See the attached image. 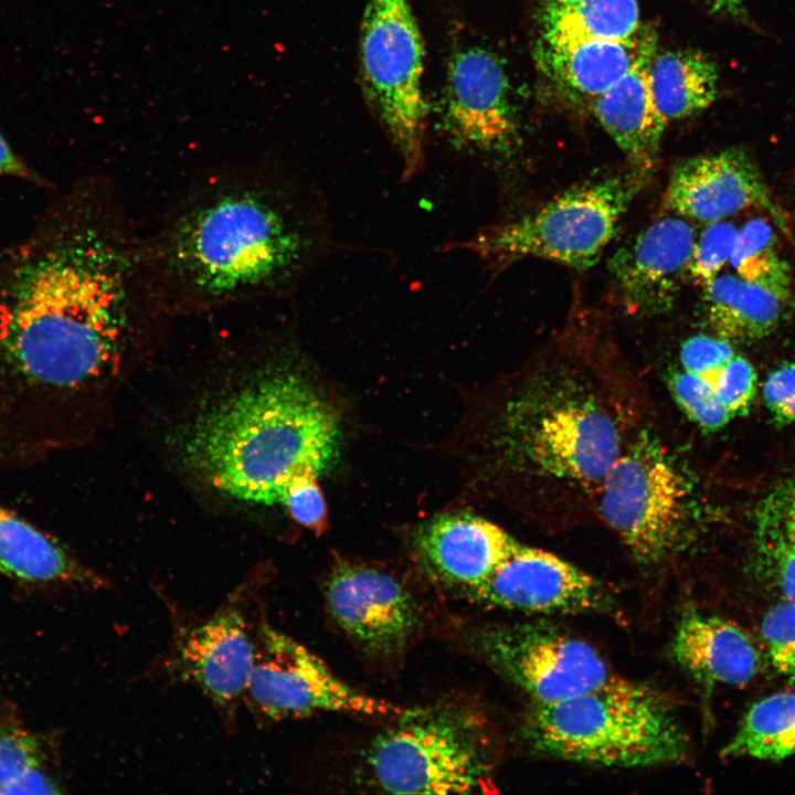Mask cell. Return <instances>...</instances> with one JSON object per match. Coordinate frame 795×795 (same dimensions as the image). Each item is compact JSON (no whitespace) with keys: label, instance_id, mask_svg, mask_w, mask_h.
I'll return each mask as SVG.
<instances>
[{"label":"cell","instance_id":"cell-9","mask_svg":"<svg viewBox=\"0 0 795 795\" xmlns=\"http://www.w3.org/2000/svg\"><path fill=\"white\" fill-rule=\"evenodd\" d=\"M598 488L603 520L638 563H661L680 547L689 488L654 439L622 451Z\"/></svg>","mask_w":795,"mask_h":795},{"label":"cell","instance_id":"cell-34","mask_svg":"<svg viewBox=\"0 0 795 795\" xmlns=\"http://www.w3.org/2000/svg\"><path fill=\"white\" fill-rule=\"evenodd\" d=\"M734 354L732 342L727 339L699 335L682 343L680 361L682 370L709 382Z\"/></svg>","mask_w":795,"mask_h":795},{"label":"cell","instance_id":"cell-8","mask_svg":"<svg viewBox=\"0 0 795 795\" xmlns=\"http://www.w3.org/2000/svg\"><path fill=\"white\" fill-rule=\"evenodd\" d=\"M362 91L396 148L403 176L424 165V46L409 0H368L359 42Z\"/></svg>","mask_w":795,"mask_h":795},{"label":"cell","instance_id":"cell-14","mask_svg":"<svg viewBox=\"0 0 795 795\" xmlns=\"http://www.w3.org/2000/svg\"><path fill=\"white\" fill-rule=\"evenodd\" d=\"M444 127L460 148L489 155L511 152L519 125L509 78L500 60L481 47L457 52L448 64Z\"/></svg>","mask_w":795,"mask_h":795},{"label":"cell","instance_id":"cell-10","mask_svg":"<svg viewBox=\"0 0 795 795\" xmlns=\"http://www.w3.org/2000/svg\"><path fill=\"white\" fill-rule=\"evenodd\" d=\"M243 703L258 721L319 712L394 716L402 709L353 688L304 645L274 628L261 610Z\"/></svg>","mask_w":795,"mask_h":795},{"label":"cell","instance_id":"cell-36","mask_svg":"<svg viewBox=\"0 0 795 795\" xmlns=\"http://www.w3.org/2000/svg\"><path fill=\"white\" fill-rule=\"evenodd\" d=\"M284 506L303 526L311 529L319 528L325 520L326 506L317 485V477L295 481L288 490Z\"/></svg>","mask_w":795,"mask_h":795},{"label":"cell","instance_id":"cell-35","mask_svg":"<svg viewBox=\"0 0 795 795\" xmlns=\"http://www.w3.org/2000/svg\"><path fill=\"white\" fill-rule=\"evenodd\" d=\"M763 400L776 424H795V361L770 372L763 384Z\"/></svg>","mask_w":795,"mask_h":795},{"label":"cell","instance_id":"cell-27","mask_svg":"<svg viewBox=\"0 0 795 795\" xmlns=\"http://www.w3.org/2000/svg\"><path fill=\"white\" fill-rule=\"evenodd\" d=\"M795 755V692H778L755 702L744 714L723 757L781 761Z\"/></svg>","mask_w":795,"mask_h":795},{"label":"cell","instance_id":"cell-26","mask_svg":"<svg viewBox=\"0 0 795 795\" xmlns=\"http://www.w3.org/2000/svg\"><path fill=\"white\" fill-rule=\"evenodd\" d=\"M640 29L637 0H579L565 7L547 3L541 40L624 41L634 38Z\"/></svg>","mask_w":795,"mask_h":795},{"label":"cell","instance_id":"cell-18","mask_svg":"<svg viewBox=\"0 0 795 795\" xmlns=\"http://www.w3.org/2000/svg\"><path fill=\"white\" fill-rule=\"evenodd\" d=\"M518 543L497 524L469 513L441 516L416 539L431 572L464 592L484 581Z\"/></svg>","mask_w":795,"mask_h":795},{"label":"cell","instance_id":"cell-6","mask_svg":"<svg viewBox=\"0 0 795 795\" xmlns=\"http://www.w3.org/2000/svg\"><path fill=\"white\" fill-rule=\"evenodd\" d=\"M646 181L628 169L624 174L584 182L537 210L479 231L464 246L499 269L527 257L589 268L614 237L621 218Z\"/></svg>","mask_w":795,"mask_h":795},{"label":"cell","instance_id":"cell-30","mask_svg":"<svg viewBox=\"0 0 795 795\" xmlns=\"http://www.w3.org/2000/svg\"><path fill=\"white\" fill-rule=\"evenodd\" d=\"M739 230L731 222L721 220L708 223L699 239L687 268V277L699 286H704L730 263Z\"/></svg>","mask_w":795,"mask_h":795},{"label":"cell","instance_id":"cell-11","mask_svg":"<svg viewBox=\"0 0 795 795\" xmlns=\"http://www.w3.org/2000/svg\"><path fill=\"white\" fill-rule=\"evenodd\" d=\"M262 583L254 573L212 614L178 624L162 662L170 680L193 685L230 728L252 666Z\"/></svg>","mask_w":795,"mask_h":795},{"label":"cell","instance_id":"cell-38","mask_svg":"<svg viewBox=\"0 0 795 795\" xmlns=\"http://www.w3.org/2000/svg\"><path fill=\"white\" fill-rule=\"evenodd\" d=\"M0 176L29 177V171L22 161L13 153L6 139L0 134Z\"/></svg>","mask_w":795,"mask_h":795},{"label":"cell","instance_id":"cell-17","mask_svg":"<svg viewBox=\"0 0 795 795\" xmlns=\"http://www.w3.org/2000/svg\"><path fill=\"white\" fill-rule=\"evenodd\" d=\"M695 242L693 226L675 214L658 219L619 248L610 268L625 306L645 315L671 309Z\"/></svg>","mask_w":795,"mask_h":795},{"label":"cell","instance_id":"cell-3","mask_svg":"<svg viewBox=\"0 0 795 795\" xmlns=\"http://www.w3.org/2000/svg\"><path fill=\"white\" fill-rule=\"evenodd\" d=\"M332 411L297 374L272 371L200 415L183 449L187 466L232 498L284 505L299 479L335 456Z\"/></svg>","mask_w":795,"mask_h":795},{"label":"cell","instance_id":"cell-16","mask_svg":"<svg viewBox=\"0 0 795 795\" xmlns=\"http://www.w3.org/2000/svg\"><path fill=\"white\" fill-rule=\"evenodd\" d=\"M664 206L685 219L707 224L760 208L768 210L785 231L782 211L743 149L731 148L681 161L670 174Z\"/></svg>","mask_w":795,"mask_h":795},{"label":"cell","instance_id":"cell-39","mask_svg":"<svg viewBox=\"0 0 795 795\" xmlns=\"http://www.w3.org/2000/svg\"><path fill=\"white\" fill-rule=\"evenodd\" d=\"M577 1L579 0H548V3L565 7V6H571Z\"/></svg>","mask_w":795,"mask_h":795},{"label":"cell","instance_id":"cell-21","mask_svg":"<svg viewBox=\"0 0 795 795\" xmlns=\"http://www.w3.org/2000/svg\"><path fill=\"white\" fill-rule=\"evenodd\" d=\"M656 46L610 89L591 102L594 116L625 155L629 170L646 180L658 161L666 124L654 106L648 65Z\"/></svg>","mask_w":795,"mask_h":795},{"label":"cell","instance_id":"cell-33","mask_svg":"<svg viewBox=\"0 0 795 795\" xmlns=\"http://www.w3.org/2000/svg\"><path fill=\"white\" fill-rule=\"evenodd\" d=\"M708 383L733 417L748 412L756 391V374L749 360L734 354Z\"/></svg>","mask_w":795,"mask_h":795},{"label":"cell","instance_id":"cell-25","mask_svg":"<svg viewBox=\"0 0 795 795\" xmlns=\"http://www.w3.org/2000/svg\"><path fill=\"white\" fill-rule=\"evenodd\" d=\"M648 86L656 112L667 125L692 116L716 100L718 71L697 50L655 51L648 65Z\"/></svg>","mask_w":795,"mask_h":795},{"label":"cell","instance_id":"cell-22","mask_svg":"<svg viewBox=\"0 0 795 795\" xmlns=\"http://www.w3.org/2000/svg\"><path fill=\"white\" fill-rule=\"evenodd\" d=\"M0 574L33 585L105 587L61 543L0 505Z\"/></svg>","mask_w":795,"mask_h":795},{"label":"cell","instance_id":"cell-12","mask_svg":"<svg viewBox=\"0 0 795 795\" xmlns=\"http://www.w3.org/2000/svg\"><path fill=\"white\" fill-rule=\"evenodd\" d=\"M479 645L495 670L527 693L532 704L568 699L615 677L592 646L547 623L486 628Z\"/></svg>","mask_w":795,"mask_h":795},{"label":"cell","instance_id":"cell-15","mask_svg":"<svg viewBox=\"0 0 795 795\" xmlns=\"http://www.w3.org/2000/svg\"><path fill=\"white\" fill-rule=\"evenodd\" d=\"M325 595L338 626L372 655L390 657L402 653L418 624L411 593L378 569L338 564L328 575Z\"/></svg>","mask_w":795,"mask_h":795},{"label":"cell","instance_id":"cell-24","mask_svg":"<svg viewBox=\"0 0 795 795\" xmlns=\"http://www.w3.org/2000/svg\"><path fill=\"white\" fill-rule=\"evenodd\" d=\"M703 288L706 318L730 342L767 337L786 317L789 296L739 275H718Z\"/></svg>","mask_w":795,"mask_h":795},{"label":"cell","instance_id":"cell-28","mask_svg":"<svg viewBox=\"0 0 795 795\" xmlns=\"http://www.w3.org/2000/svg\"><path fill=\"white\" fill-rule=\"evenodd\" d=\"M60 785L42 765L38 739L0 722V794H59Z\"/></svg>","mask_w":795,"mask_h":795},{"label":"cell","instance_id":"cell-29","mask_svg":"<svg viewBox=\"0 0 795 795\" xmlns=\"http://www.w3.org/2000/svg\"><path fill=\"white\" fill-rule=\"evenodd\" d=\"M735 273L748 280L792 296V273L777 248V237L763 219H753L739 230L730 258Z\"/></svg>","mask_w":795,"mask_h":795},{"label":"cell","instance_id":"cell-1","mask_svg":"<svg viewBox=\"0 0 795 795\" xmlns=\"http://www.w3.org/2000/svg\"><path fill=\"white\" fill-rule=\"evenodd\" d=\"M163 310L145 239L106 186L71 202L0 283V377L26 394L115 371L138 325Z\"/></svg>","mask_w":795,"mask_h":795},{"label":"cell","instance_id":"cell-2","mask_svg":"<svg viewBox=\"0 0 795 795\" xmlns=\"http://www.w3.org/2000/svg\"><path fill=\"white\" fill-rule=\"evenodd\" d=\"M310 239L287 190L252 168L192 188L145 251L163 312H188L278 292L301 271Z\"/></svg>","mask_w":795,"mask_h":795},{"label":"cell","instance_id":"cell-7","mask_svg":"<svg viewBox=\"0 0 795 795\" xmlns=\"http://www.w3.org/2000/svg\"><path fill=\"white\" fill-rule=\"evenodd\" d=\"M509 415V451L547 478L598 486L622 452L614 418L575 386L534 388Z\"/></svg>","mask_w":795,"mask_h":795},{"label":"cell","instance_id":"cell-19","mask_svg":"<svg viewBox=\"0 0 795 795\" xmlns=\"http://www.w3.org/2000/svg\"><path fill=\"white\" fill-rule=\"evenodd\" d=\"M670 654L707 689L717 685L743 686L755 677L761 665L759 649L743 629L693 608L682 613Z\"/></svg>","mask_w":795,"mask_h":795},{"label":"cell","instance_id":"cell-13","mask_svg":"<svg viewBox=\"0 0 795 795\" xmlns=\"http://www.w3.org/2000/svg\"><path fill=\"white\" fill-rule=\"evenodd\" d=\"M471 598L538 614L602 613L613 598L592 575L548 551L518 543L478 585Z\"/></svg>","mask_w":795,"mask_h":795},{"label":"cell","instance_id":"cell-32","mask_svg":"<svg viewBox=\"0 0 795 795\" xmlns=\"http://www.w3.org/2000/svg\"><path fill=\"white\" fill-rule=\"evenodd\" d=\"M761 635L775 671L795 680V603L781 601L764 615Z\"/></svg>","mask_w":795,"mask_h":795},{"label":"cell","instance_id":"cell-4","mask_svg":"<svg viewBox=\"0 0 795 795\" xmlns=\"http://www.w3.org/2000/svg\"><path fill=\"white\" fill-rule=\"evenodd\" d=\"M522 735L541 754L610 767L674 764L688 753V738L666 699L617 677L561 701L532 704Z\"/></svg>","mask_w":795,"mask_h":795},{"label":"cell","instance_id":"cell-20","mask_svg":"<svg viewBox=\"0 0 795 795\" xmlns=\"http://www.w3.org/2000/svg\"><path fill=\"white\" fill-rule=\"evenodd\" d=\"M653 28L642 26L624 41L577 40L538 44V62L548 76L566 92L590 103L624 77L656 46Z\"/></svg>","mask_w":795,"mask_h":795},{"label":"cell","instance_id":"cell-31","mask_svg":"<svg viewBox=\"0 0 795 795\" xmlns=\"http://www.w3.org/2000/svg\"><path fill=\"white\" fill-rule=\"evenodd\" d=\"M670 382L681 410L703 430H720L732 418L710 384L700 377L682 370L672 374Z\"/></svg>","mask_w":795,"mask_h":795},{"label":"cell","instance_id":"cell-23","mask_svg":"<svg viewBox=\"0 0 795 795\" xmlns=\"http://www.w3.org/2000/svg\"><path fill=\"white\" fill-rule=\"evenodd\" d=\"M750 566L770 592L795 603V475L773 487L754 510Z\"/></svg>","mask_w":795,"mask_h":795},{"label":"cell","instance_id":"cell-37","mask_svg":"<svg viewBox=\"0 0 795 795\" xmlns=\"http://www.w3.org/2000/svg\"><path fill=\"white\" fill-rule=\"evenodd\" d=\"M711 12L730 18L740 23L752 24L750 15L746 11L744 0H699Z\"/></svg>","mask_w":795,"mask_h":795},{"label":"cell","instance_id":"cell-5","mask_svg":"<svg viewBox=\"0 0 795 795\" xmlns=\"http://www.w3.org/2000/svg\"><path fill=\"white\" fill-rule=\"evenodd\" d=\"M372 741L367 762L378 785L395 794L486 792L494 760L483 717L441 702L405 709Z\"/></svg>","mask_w":795,"mask_h":795}]
</instances>
